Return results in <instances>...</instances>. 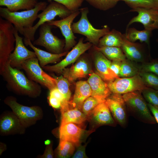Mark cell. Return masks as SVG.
<instances>
[{"instance_id":"cell-1","label":"cell","mask_w":158,"mask_h":158,"mask_svg":"<svg viewBox=\"0 0 158 158\" xmlns=\"http://www.w3.org/2000/svg\"><path fill=\"white\" fill-rule=\"evenodd\" d=\"M20 70L12 67L8 61L0 74L15 92L32 97L38 96L42 91L40 85L29 79Z\"/></svg>"},{"instance_id":"cell-2","label":"cell","mask_w":158,"mask_h":158,"mask_svg":"<svg viewBox=\"0 0 158 158\" xmlns=\"http://www.w3.org/2000/svg\"><path fill=\"white\" fill-rule=\"evenodd\" d=\"M47 5L45 1L38 2L32 9L21 11L11 12L7 8H0V16L1 18L13 25L14 28L23 35L26 29L32 27L38 18V13L43 11Z\"/></svg>"},{"instance_id":"cell-3","label":"cell","mask_w":158,"mask_h":158,"mask_svg":"<svg viewBox=\"0 0 158 158\" xmlns=\"http://www.w3.org/2000/svg\"><path fill=\"white\" fill-rule=\"evenodd\" d=\"M141 91L137 90L123 94L127 111L132 116L145 123H157L147 103L141 95Z\"/></svg>"},{"instance_id":"cell-4","label":"cell","mask_w":158,"mask_h":158,"mask_svg":"<svg viewBox=\"0 0 158 158\" xmlns=\"http://www.w3.org/2000/svg\"><path fill=\"white\" fill-rule=\"evenodd\" d=\"M49 2V4L44 10L38 14V18L39 19L37 23L31 28L24 30L23 34L24 38L29 39L33 42L35 40V33L41 25L54 20L57 16H59L61 19L65 18L73 12L61 4L54 1Z\"/></svg>"},{"instance_id":"cell-5","label":"cell","mask_w":158,"mask_h":158,"mask_svg":"<svg viewBox=\"0 0 158 158\" xmlns=\"http://www.w3.org/2000/svg\"><path fill=\"white\" fill-rule=\"evenodd\" d=\"M81 16L77 22L73 23L71 28L74 33L81 34L86 37V40L94 46L98 44L100 39L110 30L107 25L101 29L95 28L89 22L87 17L89 13L87 7L80 9Z\"/></svg>"},{"instance_id":"cell-6","label":"cell","mask_w":158,"mask_h":158,"mask_svg":"<svg viewBox=\"0 0 158 158\" xmlns=\"http://www.w3.org/2000/svg\"><path fill=\"white\" fill-rule=\"evenodd\" d=\"M14 27L7 20L0 18V71L4 68L15 49Z\"/></svg>"},{"instance_id":"cell-7","label":"cell","mask_w":158,"mask_h":158,"mask_svg":"<svg viewBox=\"0 0 158 158\" xmlns=\"http://www.w3.org/2000/svg\"><path fill=\"white\" fill-rule=\"evenodd\" d=\"M21 69L25 72L29 79L43 86L49 91L57 87L56 79L43 70L37 57L25 61L22 64Z\"/></svg>"},{"instance_id":"cell-8","label":"cell","mask_w":158,"mask_h":158,"mask_svg":"<svg viewBox=\"0 0 158 158\" xmlns=\"http://www.w3.org/2000/svg\"><path fill=\"white\" fill-rule=\"evenodd\" d=\"M55 27L47 22L41 25L39 28V36L33 42V44L44 47L52 53L59 54L64 52L65 40L60 39L53 35L51 30Z\"/></svg>"},{"instance_id":"cell-9","label":"cell","mask_w":158,"mask_h":158,"mask_svg":"<svg viewBox=\"0 0 158 158\" xmlns=\"http://www.w3.org/2000/svg\"><path fill=\"white\" fill-rule=\"evenodd\" d=\"M4 102L11 109L24 126L32 124L41 117V110L38 106H24L17 102L15 98L12 96L7 97Z\"/></svg>"},{"instance_id":"cell-10","label":"cell","mask_w":158,"mask_h":158,"mask_svg":"<svg viewBox=\"0 0 158 158\" xmlns=\"http://www.w3.org/2000/svg\"><path fill=\"white\" fill-rule=\"evenodd\" d=\"M112 93L123 94L147 88L141 77L138 74L130 77H119L107 82Z\"/></svg>"},{"instance_id":"cell-11","label":"cell","mask_w":158,"mask_h":158,"mask_svg":"<svg viewBox=\"0 0 158 158\" xmlns=\"http://www.w3.org/2000/svg\"><path fill=\"white\" fill-rule=\"evenodd\" d=\"M84 38H80L78 42L66 55L65 58L57 64L52 66H46L42 68L46 71L61 74L63 70L68 65L75 62L92 44L88 42H83Z\"/></svg>"},{"instance_id":"cell-12","label":"cell","mask_w":158,"mask_h":158,"mask_svg":"<svg viewBox=\"0 0 158 158\" xmlns=\"http://www.w3.org/2000/svg\"><path fill=\"white\" fill-rule=\"evenodd\" d=\"M105 102L116 122L121 127H126L128 123V111L122 95L112 93Z\"/></svg>"},{"instance_id":"cell-13","label":"cell","mask_w":158,"mask_h":158,"mask_svg":"<svg viewBox=\"0 0 158 158\" xmlns=\"http://www.w3.org/2000/svg\"><path fill=\"white\" fill-rule=\"evenodd\" d=\"M80 9L73 11L67 17L59 20H52L47 23L49 24L59 28L65 38V44L64 51H68L76 45V37L73 32L71 26L75 18L80 13Z\"/></svg>"},{"instance_id":"cell-14","label":"cell","mask_w":158,"mask_h":158,"mask_svg":"<svg viewBox=\"0 0 158 158\" xmlns=\"http://www.w3.org/2000/svg\"><path fill=\"white\" fill-rule=\"evenodd\" d=\"M18 32L14 28L15 46L14 50L10 55L8 61L12 67L20 69L22 64L25 61L37 57L34 51L29 50L25 47L23 38L19 35Z\"/></svg>"},{"instance_id":"cell-15","label":"cell","mask_w":158,"mask_h":158,"mask_svg":"<svg viewBox=\"0 0 158 158\" xmlns=\"http://www.w3.org/2000/svg\"><path fill=\"white\" fill-rule=\"evenodd\" d=\"M130 11L136 12L138 14L130 20L126 30L134 23H141L145 29L149 30L158 29V9L137 8L132 9Z\"/></svg>"},{"instance_id":"cell-16","label":"cell","mask_w":158,"mask_h":158,"mask_svg":"<svg viewBox=\"0 0 158 158\" xmlns=\"http://www.w3.org/2000/svg\"><path fill=\"white\" fill-rule=\"evenodd\" d=\"M93 48L95 73L106 82L113 81L119 77L111 69V61L101 52Z\"/></svg>"},{"instance_id":"cell-17","label":"cell","mask_w":158,"mask_h":158,"mask_svg":"<svg viewBox=\"0 0 158 158\" xmlns=\"http://www.w3.org/2000/svg\"><path fill=\"white\" fill-rule=\"evenodd\" d=\"M87 81L91 88V96L100 103L105 102L112 93L107 82L95 73L93 72L91 73Z\"/></svg>"},{"instance_id":"cell-18","label":"cell","mask_w":158,"mask_h":158,"mask_svg":"<svg viewBox=\"0 0 158 158\" xmlns=\"http://www.w3.org/2000/svg\"><path fill=\"white\" fill-rule=\"evenodd\" d=\"M86 131L73 123L61 125L59 129L60 141H66L77 147L81 144V140Z\"/></svg>"},{"instance_id":"cell-19","label":"cell","mask_w":158,"mask_h":158,"mask_svg":"<svg viewBox=\"0 0 158 158\" xmlns=\"http://www.w3.org/2000/svg\"><path fill=\"white\" fill-rule=\"evenodd\" d=\"M92 73L87 61L83 58L78 60L69 68H65L61 74L70 82H73L79 78H84Z\"/></svg>"},{"instance_id":"cell-20","label":"cell","mask_w":158,"mask_h":158,"mask_svg":"<svg viewBox=\"0 0 158 158\" xmlns=\"http://www.w3.org/2000/svg\"><path fill=\"white\" fill-rule=\"evenodd\" d=\"M121 48L128 59L135 62L144 60L146 53L143 45L130 41L126 38L125 34Z\"/></svg>"},{"instance_id":"cell-21","label":"cell","mask_w":158,"mask_h":158,"mask_svg":"<svg viewBox=\"0 0 158 158\" xmlns=\"http://www.w3.org/2000/svg\"><path fill=\"white\" fill-rule=\"evenodd\" d=\"M23 42L26 46H29L33 50L42 68L48 64L60 61L61 58L66 55L68 52V51H65L59 54L52 53L35 47L29 39L24 38Z\"/></svg>"},{"instance_id":"cell-22","label":"cell","mask_w":158,"mask_h":158,"mask_svg":"<svg viewBox=\"0 0 158 158\" xmlns=\"http://www.w3.org/2000/svg\"><path fill=\"white\" fill-rule=\"evenodd\" d=\"M91 94V88L87 81H78L76 83L75 93L72 100L70 102V105L74 108L81 110L83 102Z\"/></svg>"},{"instance_id":"cell-23","label":"cell","mask_w":158,"mask_h":158,"mask_svg":"<svg viewBox=\"0 0 158 158\" xmlns=\"http://www.w3.org/2000/svg\"><path fill=\"white\" fill-rule=\"evenodd\" d=\"M105 102L99 103L93 110L91 115L96 123L99 125L115 126V122Z\"/></svg>"},{"instance_id":"cell-24","label":"cell","mask_w":158,"mask_h":158,"mask_svg":"<svg viewBox=\"0 0 158 158\" xmlns=\"http://www.w3.org/2000/svg\"><path fill=\"white\" fill-rule=\"evenodd\" d=\"M38 3V0H0V6H6L9 11L13 12L32 9Z\"/></svg>"},{"instance_id":"cell-25","label":"cell","mask_w":158,"mask_h":158,"mask_svg":"<svg viewBox=\"0 0 158 158\" xmlns=\"http://www.w3.org/2000/svg\"><path fill=\"white\" fill-rule=\"evenodd\" d=\"M22 126H23L15 115H6L0 120V131L3 134L13 133L20 129Z\"/></svg>"},{"instance_id":"cell-26","label":"cell","mask_w":158,"mask_h":158,"mask_svg":"<svg viewBox=\"0 0 158 158\" xmlns=\"http://www.w3.org/2000/svg\"><path fill=\"white\" fill-rule=\"evenodd\" d=\"M125 34L113 29L101 38L98 47H121Z\"/></svg>"},{"instance_id":"cell-27","label":"cell","mask_w":158,"mask_h":158,"mask_svg":"<svg viewBox=\"0 0 158 158\" xmlns=\"http://www.w3.org/2000/svg\"><path fill=\"white\" fill-rule=\"evenodd\" d=\"M61 113V125L68 123L81 124L88 118L80 110L77 108H70Z\"/></svg>"},{"instance_id":"cell-28","label":"cell","mask_w":158,"mask_h":158,"mask_svg":"<svg viewBox=\"0 0 158 158\" xmlns=\"http://www.w3.org/2000/svg\"><path fill=\"white\" fill-rule=\"evenodd\" d=\"M152 31L145 29L139 30L134 28H131L126 30L125 34L126 38L130 41L135 42L139 40L140 42H144L149 46Z\"/></svg>"},{"instance_id":"cell-29","label":"cell","mask_w":158,"mask_h":158,"mask_svg":"<svg viewBox=\"0 0 158 158\" xmlns=\"http://www.w3.org/2000/svg\"><path fill=\"white\" fill-rule=\"evenodd\" d=\"M93 48L101 52L110 60L122 61L126 59L125 54L120 47L94 46Z\"/></svg>"},{"instance_id":"cell-30","label":"cell","mask_w":158,"mask_h":158,"mask_svg":"<svg viewBox=\"0 0 158 158\" xmlns=\"http://www.w3.org/2000/svg\"><path fill=\"white\" fill-rule=\"evenodd\" d=\"M133 61L126 59L121 62L119 77H130L139 74L140 67Z\"/></svg>"},{"instance_id":"cell-31","label":"cell","mask_w":158,"mask_h":158,"mask_svg":"<svg viewBox=\"0 0 158 158\" xmlns=\"http://www.w3.org/2000/svg\"><path fill=\"white\" fill-rule=\"evenodd\" d=\"M52 76L56 79L57 88L63 95L65 100L70 102L71 96V92L69 89L70 82L62 75L57 76L52 75Z\"/></svg>"},{"instance_id":"cell-32","label":"cell","mask_w":158,"mask_h":158,"mask_svg":"<svg viewBox=\"0 0 158 158\" xmlns=\"http://www.w3.org/2000/svg\"><path fill=\"white\" fill-rule=\"evenodd\" d=\"M124 1L132 9L137 8L158 9V0H119Z\"/></svg>"},{"instance_id":"cell-33","label":"cell","mask_w":158,"mask_h":158,"mask_svg":"<svg viewBox=\"0 0 158 158\" xmlns=\"http://www.w3.org/2000/svg\"><path fill=\"white\" fill-rule=\"evenodd\" d=\"M75 145L66 141H60L57 149V156L59 158H66L72 155L75 150Z\"/></svg>"},{"instance_id":"cell-34","label":"cell","mask_w":158,"mask_h":158,"mask_svg":"<svg viewBox=\"0 0 158 158\" xmlns=\"http://www.w3.org/2000/svg\"><path fill=\"white\" fill-rule=\"evenodd\" d=\"M95 8L105 11L114 7L119 0H84Z\"/></svg>"},{"instance_id":"cell-35","label":"cell","mask_w":158,"mask_h":158,"mask_svg":"<svg viewBox=\"0 0 158 158\" xmlns=\"http://www.w3.org/2000/svg\"><path fill=\"white\" fill-rule=\"evenodd\" d=\"M139 75L147 87L158 90V75L150 72H140Z\"/></svg>"},{"instance_id":"cell-36","label":"cell","mask_w":158,"mask_h":158,"mask_svg":"<svg viewBox=\"0 0 158 158\" xmlns=\"http://www.w3.org/2000/svg\"><path fill=\"white\" fill-rule=\"evenodd\" d=\"M141 92L147 103L158 107V90L147 87L142 90Z\"/></svg>"},{"instance_id":"cell-37","label":"cell","mask_w":158,"mask_h":158,"mask_svg":"<svg viewBox=\"0 0 158 158\" xmlns=\"http://www.w3.org/2000/svg\"><path fill=\"white\" fill-rule=\"evenodd\" d=\"M100 103L96 99L90 96L83 102L81 109L82 112L88 117H89L93 110Z\"/></svg>"},{"instance_id":"cell-38","label":"cell","mask_w":158,"mask_h":158,"mask_svg":"<svg viewBox=\"0 0 158 158\" xmlns=\"http://www.w3.org/2000/svg\"><path fill=\"white\" fill-rule=\"evenodd\" d=\"M52 0L63 5L72 11L79 9L84 1V0H48L49 1Z\"/></svg>"},{"instance_id":"cell-39","label":"cell","mask_w":158,"mask_h":158,"mask_svg":"<svg viewBox=\"0 0 158 158\" xmlns=\"http://www.w3.org/2000/svg\"><path fill=\"white\" fill-rule=\"evenodd\" d=\"M140 72H150L158 76V59L142 64L140 67Z\"/></svg>"},{"instance_id":"cell-40","label":"cell","mask_w":158,"mask_h":158,"mask_svg":"<svg viewBox=\"0 0 158 158\" xmlns=\"http://www.w3.org/2000/svg\"><path fill=\"white\" fill-rule=\"evenodd\" d=\"M87 144L84 145L81 144L77 147V151L72 156L73 158H88L85 153V148Z\"/></svg>"},{"instance_id":"cell-41","label":"cell","mask_w":158,"mask_h":158,"mask_svg":"<svg viewBox=\"0 0 158 158\" xmlns=\"http://www.w3.org/2000/svg\"><path fill=\"white\" fill-rule=\"evenodd\" d=\"M48 99L50 104L53 108L55 109L60 108L61 101L59 99L49 94Z\"/></svg>"},{"instance_id":"cell-42","label":"cell","mask_w":158,"mask_h":158,"mask_svg":"<svg viewBox=\"0 0 158 158\" xmlns=\"http://www.w3.org/2000/svg\"><path fill=\"white\" fill-rule=\"evenodd\" d=\"M121 61H112L111 65V69L118 77Z\"/></svg>"},{"instance_id":"cell-43","label":"cell","mask_w":158,"mask_h":158,"mask_svg":"<svg viewBox=\"0 0 158 158\" xmlns=\"http://www.w3.org/2000/svg\"><path fill=\"white\" fill-rule=\"evenodd\" d=\"M54 157L53 152L52 148V144L47 145L43 155L41 157L43 158H52Z\"/></svg>"},{"instance_id":"cell-44","label":"cell","mask_w":158,"mask_h":158,"mask_svg":"<svg viewBox=\"0 0 158 158\" xmlns=\"http://www.w3.org/2000/svg\"><path fill=\"white\" fill-rule=\"evenodd\" d=\"M148 107L154 117L157 123H158V107L147 103Z\"/></svg>"},{"instance_id":"cell-45","label":"cell","mask_w":158,"mask_h":158,"mask_svg":"<svg viewBox=\"0 0 158 158\" xmlns=\"http://www.w3.org/2000/svg\"><path fill=\"white\" fill-rule=\"evenodd\" d=\"M45 144L46 145H48L51 143V141L49 140H47L45 141Z\"/></svg>"},{"instance_id":"cell-46","label":"cell","mask_w":158,"mask_h":158,"mask_svg":"<svg viewBox=\"0 0 158 158\" xmlns=\"http://www.w3.org/2000/svg\"><path fill=\"white\" fill-rule=\"evenodd\" d=\"M157 42H158V40H157Z\"/></svg>"}]
</instances>
